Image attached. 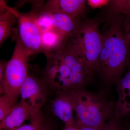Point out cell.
Returning a JSON list of instances; mask_svg holds the SVG:
<instances>
[{
	"label": "cell",
	"mask_w": 130,
	"mask_h": 130,
	"mask_svg": "<svg viewBox=\"0 0 130 130\" xmlns=\"http://www.w3.org/2000/svg\"><path fill=\"white\" fill-rule=\"evenodd\" d=\"M123 15L106 16L107 26L101 33L102 45L97 72L106 83L115 82L130 63V47L123 27Z\"/></svg>",
	"instance_id": "obj_1"
},
{
	"label": "cell",
	"mask_w": 130,
	"mask_h": 130,
	"mask_svg": "<svg viewBox=\"0 0 130 130\" xmlns=\"http://www.w3.org/2000/svg\"><path fill=\"white\" fill-rule=\"evenodd\" d=\"M125 38L126 41L127 42L128 45L130 47V35H128V36H125Z\"/></svg>",
	"instance_id": "obj_23"
},
{
	"label": "cell",
	"mask_w": 130,
	"mask_h": 130,
	"mask_svg": "<svg viewBox=\"0 0 130 130\" xmlns=\"http://www.w3.org/2000/svg\"><path fill=\"white\" fill-rule=\"evenodd\" d=\"M86 4L85 0H51L43 5L42 8L50 13H61L81 19L86 12Z\"/></svg>",
	"instance_id": "obj_8"
},
{
	"label": "cell",
	"mask_w": 130,
	"mask_h": 130,
	"mask_svg": "<svg viewBox=\"0 0 130 130\" xmlns=\"http://www.w3.org/2000/svg\"><path fill=\"white\" fill-rule=\"evenodd\" d=\"M29 124L21 126L13 130H43V125L41 113L32 119Z\"/></svg>",
	"instance_id": "obj_17"
},
{
	"label": "cell",
	"mask_w": 130,
	"mask_h": 130,
	"mask_svg": "<svg viewBox=\"0 0 130 130\" xmlns=\"http://www.w3.org/2000/svg\"><path fill=\"white\" fill-rule=\"evenodd\" d=\"M98 19L80 20L74 32L64 41V45L74 54L91 77L97 72L102 45V36Z\"/></svg>",
	"instance_id": "obj_2"
},
{
	"label": "cell",
	"mask_w": 130,
	"mask_h": 130,
	"mask_svg": "<svg viewBox=\"0 0 130 130\" xmlns=\"http://www.w3.org/2000/svg\"><path fill=\"white\" fill-rule=\"evenodd\" d=\"M65 39L54 29L42 31V41L43 53L59 48L64 41Z\"/></svg>",
	"instance_id": "obj_14"
},
{
	"label": "cell",
	"mask_w": 130,
	"mask_h": 130,
	"mask_svg": "<svg viewBox=\"0 0 130 130\" xmlns=\"http://www.w3.org/2000/svg\"><path fill=\"white\" fill-rule=\"evenodd\" d=\"M51 107L54 114L65 123V125H75L76 121L73 116V107L70 90H58L51 101Z\"/></svg>",
	"instance_id": "obj_10"
},
{
	"label": "cell",
	"mask_w": 130,
	"mask_h": 130,
	"mask_svg": "<svg viewBox=\"0 0 130 130\" xmlns=\"http://www.w3.org/2000/svg\"><path fill=\"white\" fill-rule=\"evenodd\" d=\"M62 130H77L75 125H65V127Z\"/></svg>",
	"instance_id": "obj_22"
},
{
	"label": "cell",
	"mask_w": 130,
	"mask_h": 130,
	"mask_svg": "<svg viewBox=\"0 0 130 130\" xmlns=\"http://www.w3.org/2000/svg\"><path fill=\"white\" fill-rule=\"evenodd\" d=\"M125 130H130V125L128 126V128Z\"/></svg>",
	"instance_id": "obj_25"
},
{
	"label": "cell",
	"mask_w": 130,
	"mask_h": 130,
	"mask_svg": "<svg viewBox=\"0 0 130 130\" xmlns=\"http://www.w3.org/2000/svg\"><path fill=\"white\" fill-rule=\"evenodd\" d=\"M105 7L106 16L130 14V0H111Z\"/></svg>",
	"instance_id": "obj_15"
},
{
	"label": "cell",
	"mask_w": 130,
	"mask_h": 130,
	"mask_svg": "<svg viewBox=\"0 0 130 130\" xmlns=\"http://www.w3.org/2000/svg\"><path fill=\"white\" fill-rule=\"evenodd\" d=\"M43 130H54L53 128H51V127H48L47 126L43 125Z\"/></svg>",
	"instance_id": "obj_24"
},
{
	"label": "cell",
	"mask_w": 130,
	"mask_h": 130,
	"mask_svg": "<svg viewBox=\"0 0 130 130\" xmlns=\"http://www.w3.org/2000/svg\"><path fill=\"white\" fill-rule=\"evenodd\" d=\"M124 77L115 82L118 100L115 104L114 115L118 118L130 115V63Z\"/></svg>",
	"instance_id": "obj_11"
},
{
	"label": "cell",
	"mask_w": 130,
	"mask_h": 130,
	"mask_svg": "<svg viewBox=\"0 0 130 130\" xmlns=\"http://www.w3.org/2000/svg\"><path fill=\"white\" fill-rule=\"evenodd\" d=\"M123 27L125 36L130 35V14L123 15Z\"/></svg>",
	"instance_id": "obj_20"
},
{
	"label": "cell",
	"mask_w": 130,
	"mask_h": 130,
	"mask_svg": "<svg viewBox=\"0 0 130 130\" xmlns=\"http://www.w3.org/2000/svg\"><path fill=\"white\" fill-rule=\"evenodd\" d=\"M50 13L53 29L61 35L65 40L74 32L81 20L73 18L61 13Z\"/></svg>",
	"instance_id": "obj_13"
},
{
	"label": "cell",
	"mask_w": 130,
	"mask_h": 130,
	"mask_svg": "<svg viewBox=\"0 0 130 130\" xmlns=\"http://www.w3.org/2000/svg\"><path fill=\"white\" fill-rule=\"evenodd\" d=\"M17 36L25 48L32 55L43 53L42 31L37 23L33 10L28 13H19Z\"/></svg>",
	"instance_id": "obj_6"
},
{
	"label": "cell",
	"mask_w": 130,
	"mask_h": 130,
	"mask_svg": "<svg viewBox=\"0 0 130 130\" xmlns=\"http://www.w3.org/2000/svg\"><path fill=\"white\" fill-rule=\"evenodd\" d=\"M44 88L39 80L29 74L21 88V100L28 102L36 108L41 110L46 98Z\"/></svg>",
	"instance_id": "obj_9"
},
{
	"label": "cell",
	"mask_w": 130,
	"mask_h": 130,
	"mask_svg": "<svg viewBox=\"0 0 130 130\" xmlns=\"http://www.w3.org/2000/svg\"><path fill=\"white\" fill-rule=\"evenodd\" d=\"M7 62L5 61L2 60L0 63V83L2 82L5 74Z\"/></svg>",
	"instance_id": "obj_21"
},
{
	"label": "cell",
	"mask_w": 130,
	"mask_h": 130,
	"mask_svg": "<svg viewBox=\"0 0 130 130\" xmlns=\"http://www.w3.org/2000/svg\"><path fill=\"white\" fill-rule=\"evenodd\" d=\"M41 112V110L33 106L29 102L21 100L14 106L11 111L1 121V130H13L21 126L27 119L35 118Z\"/></svg>",
	"instance_id": "obj_7"
},
{
	"label": "cell",
	"mask_w": 130,
	"mask_h": 130,
	"mask_svg": "<svg viewBox=\"0 0 130 130\" xmlns=\"http://www.w3.org/2000/svg\"><path fill=\"white\" fill-rule=\"evenodd\" d=\"M14 105L7 96L2 94L0 97V121H2L13 108Z\"/></svg>",
	"instance_id": "obj_16"
},
{
	"label": "cell",
	"mask_w": 130,
	"mask_h": 130,
	"mask_svg": "<svg viewBox=\"0 0 130 130\" xmlns=\"http://www.w3.org/2000/svg\"><path fill=\"white\" fill-rule=\"evenodd\" d=\"M119 119L114 115L109 121L105 123L104 130H124L121 127Z\"/></svg>",
	"instance_id": "obj_18"
},
{
	"label": "cell",
	"mask_w": 130,
	"mask_h": 130,
	"mask_svg": "<svg viewBox=\"0 0 130 130\" xmlns=\"http://www.w3.org/2000/svg\"><path fill=\"white\" fill-rule=\"evenodd\" d=\"M109 0H88L87 5L93 9L106 7L108 5Z\"/></svg>",
	"instance_id": "obj_19"
},
{
	"label": "cell",
	"mask_w": 130,
	"mask_h": 130,
	"mask_svg": "<svg viewBox=\"0 0 130 130\" xmlns=\"http://www.w3.org/2000/svg\"><path fill=\"white\" fill-rule=\"evenodd\" d=\"M77 122L90 127H101L114 115L115 104L100 94L84 88L70 90Z\"/></svg>",
	"instance_id": "obj_3"
},
{
	"label": "cell",
	"mask_w": 130,
	"mask_h": 130,
	"mask_svg": "<svg viewBox=\"0 0 130 130\" xmlns=\"http://www.w3.org/2000/svg\"><path fill=\"white\" fill-rule=\"evenodd\" d=\"M16 44L11 58L6 65L4 77L0 83L1 94L7 96L16 105L20 90L28 74V61L32 54L27 50L16 35Z\"/></svg>",
	"instance_id": "obj_4"
},
{
	"label": "cell",
	"mask_w": 130,
	"mask_h": 130,
	"mask_svg": "<svg viewBox=\"0 0 130 130\" xmlns=\"http://www.w3.org/2000/svg\"><path fill=\"white\" fill-rule=\"evenodd\" d=\"M44 54L47 58L45 76L48 83L58 90L74 89L70 79L71 70L64 62L58 48Z\"/></svg>",
	"instance_id": "obj_5"
},
{
	"label": "cell",
	"mask_w": 130,
	"mask_h": 130,
	"mask_svg": "<svg viewBox=\"0 0 130 130\" xmlns=\"http://www.w3.org/2000/svg\"><path fill=\"white\" fill-rule=\"evenodd\" d=\"M0 44L12 35L18 21L19 12L9 7L4 1L0 2Z\"/></svg>",
	"instance_id": "obj_12"
}]
</instances>
